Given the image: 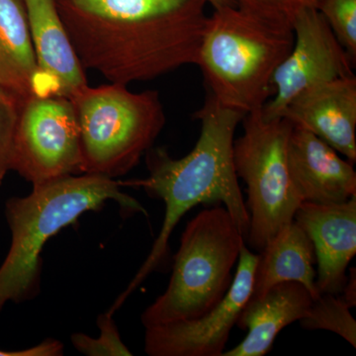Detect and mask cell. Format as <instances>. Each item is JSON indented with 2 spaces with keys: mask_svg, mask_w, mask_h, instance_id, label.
<instances>
[{
  "mask_svg": "<svg viewBox=\"0 0 356 356\" xmlns=\"http://www.w3.org/2000/svg\"><path fill=\"white\" fill-rule=\"evenodd\" d=\"M38 74L36 95L70 98L88 86L56 0H25Z\"/></svg>",
  "mask_w": 356,
  "mask_h": 356,
  "instance_id": "13",
  "label": "cell"
},
{
  "mask_svg": "<svg viewBox=\"0 0 356 356\" xmlns=\"http://www.w3.org/2000/svg\"><path fill=\"white\" fill-rule=\"evenodd\" d=\"M292 29L294 44L274 72L273 97L261 109L268 118L282 117L288 105L309 89L355 76V63L318 9L301 11Z\"/></svg>",
  "mask_w": 356,
  "mask_h": 356,
  "instance_id": "9",
  "label": "cell"
},
{
  "mask_svg": "<svg viewBox=\"0 0 356 356\" xmlns=\"http://www.w3.org/2000/svg\"><path fill=\"white\" fill-rule=\"evenodd\" d=\"M313 300L309 290L295 281L278 283L259 298H250L236 322L248 334L222 356L266 355L285 327L305 317Z\"/></svg>",
  "mask_w": 356,
  "mask_h": 356,
  "instance_id": "15",
  "label": "cell"
},
{
  "mask_svg": "<svg viewBox=\"0 0 356 356\" xmlns=\"http://www.w3.org/2000/svg\"><path fill=\"white\" fill-rule=\"evenodd\" d=\"M245 116L222 106L209 93L203 106L193 115L200 122V135L191 153L173 159L161 147L149 149L147 152L149 177L119 181L121 186L139 187L151 197L163 200L165 214L151 252L127 289L111 307L113 312L165 259L173 229L198 204H224L245 241L250 214L238 184L233 153L236 127Z\"/></svg>",
  "mask_w": 356,
  "mask_h": 356,
  "instance_id": "2",
  "label": "cell"
},
{
  "mask_svg": "<svg viewBox=\"0 0 356 356\" xmlns=\"http://www.w3.org/2000/svg\"><path fill=\"white\" fill-rule=\"evenodd\" d=\"M238 8L255 17L292 29L293 23L301 11L318 9L322 0H232Z\"/></svg>",
  "mask_w": 356,
  "mask_h": 356,
  "instance_id": "20",
  "label": "cell"
},
{
  "mask_svg": "<svg viewBox=\"0 0 356 356\" xmlns=\"http://www.w3.org/2000/svg\"><path fill=\"white\" fill-rule=\"evenodd\" d=\"M23 102L0 86V186L9 172L11 147Z\"/></svg>",
  "mask_w": 356,
  "mask_h": 356,
  "instance_id": "22",
  "label": "cell"
},
{
  "mask_svg": "<svg viewBox=\"0 0 356 356\" xmlns=\"http://www.w3.org/2000/svg\"><path fill=\"white\" fill-rule=\"evenodd\" d=\"M127 86H86L69 98L81 134V175H127L165 127L158 91L132 92Z\"/></svg>",
  "mask_w": 356,
  "mask_h": 356,
  "instance_id": "6",
  "label": "cell"
},
{
  "mask_svg": "<svg viewBox=\"0 0 356 356\" xmlns=\"http://www.w3.org/2000/svg\"><path fill=\"white\" fill-rule=\"evenodd\" d=\"M121 187L114 178L83 173L33 185L31 193L25 197L7 200L11 245L0 266V314L8 302L21 303L37 296L44 245L84 213L99 210L107 201H116L127 213L147 215Z\"/></svg>",
  "mask_w": 356,
  "mask_h": 356,
  "instance_id": "3",
  "label": "cell"
},
{
  "mask_svg": "<svg viewBox=\"0 0 356 356\" xmlns=\"http://www.w3.org/2000/svg\"><path fill=\"white\" fill-rule=\"evenodd\" d=\"M37 74L25 0H0V86L27 99L36 95Z\"/></svg>",
  "mask_w": 356,
  "mask_h": 356,
  "instance_id": "17",
  "label": "cell"
},
{
  "mask_svg": "<svg viewBox=\"0 0 356 356\" xmlns=\"http://www.w3.org/2000/svg\"><path fill=\"white\" fill-rule=\"evenodd\" d=\"M294 220L315 248L318 293L341 294L356 254V196L339 204L301 203Z\"/></svg>",
  "mask_w": 356,
  "mask_h": 356,
  "instance_id": "12",
  "label": "cell"
},
{
  "mask_svg": "<svg viewBox=\"0 0 356 356\" xmlns=\"http://www.w3.org/2000/svg\"><path fill=\"white\" fill-rule=\"evenodd\" d=\"M112 311L100 314L97 325L99 337L95 339L84 334H72V346L83 355L88 356H131L132 353L121 339Z\"/></svg>",
  "mask_w": 356,
  "mask_h": 356,
  "instance_id": "19",
  "label": "cell"
},
{
  "mask_svg": "<svg viewBox=\"0 0 356 356\" xmlns=\"http://www.w3.org/2000/svg\"><path fill=\"white\" fill-rule=\"evenodd\" d=\"M259 252L250 299L259 298L274 285L286 281L303 285L314 299L320 295L314 269L317 261L315 248L310 236L295 220L283 227Z\"/></svg>",
  "mask_w": 356,
  "mask_h": 356,
  "instance_id": "16",
  "label": "cell"
},
{
  "mask_svg": "<svg viewBox=\"0 0 356 356\" xmlns=\"http://www.w3.org/2000/svg\"><path fill=\"white\" fill-rule=\"evenodd\" d=\"M341 297L348 304L350 308L356 306V269L355 267L350 268L348 280L341 290Z\"/></svg>",
  "mask_w": 356,
  "mask_h": 356,
  "instance_id": "24",
  "label": "cell"
},
{
  "mask_svg": "<svg viewBox=\"0 0 356 356\" xmlns=\"http://www.w3.org/2000/svg\"><path fill=\"white\" fill-rule=\"evenodd\" d=\"M245 242L226 207L199 212L182 234L168 288L142 314L144 327L194 320L212 310L231 287Z\"/></svg>",
  "mask_w": 356,
  "mask_h": 356,
  "instance_id": "5",
  "label": "cell"
},
{
  "mask_svg": "<svg viewBox=\"0 0 356 356\" xmlns=\"http://www.w3.org/2000/svg\"><path fill=\"white\" fill-rule=\"evenodd\" d=\"M84 70L111 83L197 65L206 0H56Z\"/></svg>",
  "mask_w": 356,
  "mask_h": 356,
  "instance_id": "1",
  "label": "cell"
},
{
  "mask_svg": "<svg viewBox=\"0 0 356 356\" xmlns=\"http://www.w3.org/2000/svg\"><path fill=\"white\" fill-rule=\"evenodd\" d=\"M318 11L351 60H356V0H322Z\"/></svg>",
  "mask_w": 356,
  "mask_h": 356,
  "instance_id": "21",
  "label": "cell"
},
{
  "mask_svg": "<svg viewBox=\"0 0 356 356\" xmlns=\"http://www.w3.org/2000/svg\"><path fill=\"white\" fill-rule=\"evenodd\" d=\"M64 355V344L57 339H47L32 348L21 350H0V356H60Z\"/></svg>",
  "mask_w": 356,
  "mask_h": 356,
  "instance_id": "23",
  "label": "cell"
},
{
  "mask_svg": "<svg viewBox=\"0 0 356 356\" xmlns=\"http://www.w3.org/2000/svg\"><path fill=\"white\" fill-rule=\"evenodd\" d=\"M257 259L259 255L243 243L231 287L212 310L194 320L145 327L147 355L222 356L229 334L252 296Z\"/></svg>",
  "mask_w": 356,
  "mask_h": 356,
  "instance_id": "10",
  "label": "cell"
},
{
  "mask_svg": "<svg viewBox=\"0 0 356 356\" xmlns=\"http://www.w3.org/2000/svg\"><path fill=\"white\" fill-rule=\"evenodd\" d=\"M282 117L313 133L350 163H355V76L309 89L288 105Z\"/></svg>",
  "mask_w": 356,
  "mask_h": 356,
  "instance_id": "14",
  "label": "cell"
},
{
  "mask_svg": "<svg viewBox=\"0 0 356 356\" xmlns=\"http://www.w3.org/2000/svg\"><path fill=\"white\" fill-rule=\"evenodd\" d=\"M81 134L69 98L34 95L21 105L9 170L32 185L44 184L81 170Z\"/></svg>",
  "mask_w": 356,
  "mask_h": 356,
  "instance_id": "8",
  "label": "cell"
},
{
  "mask_svg": "<svg viewBox=\"0 0 356 356\" xmlns=\"http://www.w3.org/2000/svg\"><path fill=\"white\" fill-rule=\"evenodd\" d=\"M206 1L214 7V9L226 6H235L232 0H206Z\"/></svg>",
  "mask_w": 356,
  "mask_h": 356,
  "instance_id": "25",
  "label": "cell"
},
{
  "mask_svg": "<svg viewBox=\"0 0 356 356\" xmlns=\"http://www.w3.org/2000/svg\"><path fill=\"white\" fill-rule=\"evenodd\" d=\"M353 163L305 129L293 125L287 166L295 196L303 203L339 204L356 196Z\"/></svg>",
  "mask_w": 356,
  "mask_h": 356,
  "instance_id": "11",
  "label": "cell"
},
{
  "mask_svg": "<svg viewBox=\"0 0 356 356\" xmlns=\"http://www.w3.org/2000/svg\"><path fill=\"white\" fill-rule=\"evenodd\" d=\"M293 44V29L235 6L219 7L206 21L197 65L210 95L222 106L247 115L273 96L274 72Z\"/></svg>",
  "mask_w": 356,
  "mask_h": 356,
  "instance_id": "4",
  "label": "cell"
},
{
  "mask_svg": "<svg viewBox=\"0 0 356 356\" xmlns=\"http://www.w3.org/2000/svg\"><path fill=\"white\" fill-rule=\"evenodd\" d=\"M299 322L308 331L325 330L334 332L356 348V321L339 294L321 293Z\"/></svg>",
  "mask_w": 356,
  "mask_h": 356,
  "instance_id": "18",
  "label": "cell"
},
{
  "mask_svg": "<svg viewBox=\"0 0 356 356\" xmlns=\"http://www.w3.org/2000/svg\"><path fill=\"white\" fill-rule=\"evenodd\" d=\"M261 109L243 117V134L234 142L233 151L236 175L248 189L250 226L245 242L259 252L294 220L301 205L288 173L287 145L293 124L285 117L268 118Z\"/></svg>",
  "mask_w": 356,
  "mask_h": 356,
  "instance_id": "7",
  "label": "cell"
}]
</instances>
